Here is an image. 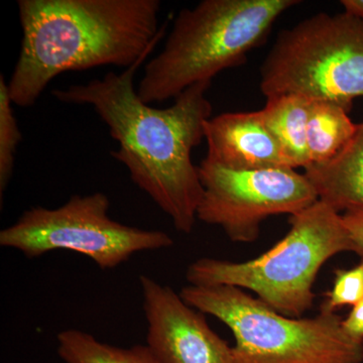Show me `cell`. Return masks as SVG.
I'll return each mask as SVG.
<instances>
[{
    "label": "cell",
    "mask_w": 363,
    "mask_h": 363,
    "mask_svg": "<svg viewBox=\"0 0 363 363\" xmlns=\"http://www.w3.org/2000/svg\"><path fill=\"white\" fill-rule=\"evenodd\" d=\"M363 300V259L357 267L335 271L333 286L327 293L321 309L335 312L339 308L354 307Z\"/></svg>",
    "instance_id": "16"
},
{
    "label": "cell",
    "mask_w": 363,
    "mask_h": 363,
    "mask_svg": "<svg viewBox=\"0 0 363 363\" xmlns=\"http://www.w3.org/2000/svg\"><path fill=\"white\" fill-rule=\"evenodd\" d=\"M341 6L344 11L354 14L363 20V0H342Z\"/></svg>",
    "instance_id": "19"
},
{
    "label": "cell",
    "mask_w": 363,
    "mask_h": 363,
    "mask_svg": "<svg viewBox=\"0 0 363 363\" xmlns=\"http://www.w3.org/2000/svg\"><path fill=\"white\" fill-rule=\"evenodd\" d=\"M285 238L257 259L234 262L202 257L188 267L193 286H233L250 290L260 301L291 318L311 309L318 272L327 260L353 252V243L342 214L318 200L290 216Z\"/></svg>",
    "instance_id": "4"
},
{
    "label": "cell",
    "mask_w": 363,
    "mask_h": 363,
    "mask_svg": "<svg viewBox=\"0 0 363 363\" xmlns=\"http://www.w3.org/2000/svg\"><path fill=\"white\" fill-rule=\"evenodd\" d=\"M150 52L121 73L108 72L86 84L52 90V95L63 104L93 107L118 143L111 156L179 233L190 234L204 194L192 152L204 140L205 123L212 117L206 97L212 82L190 86L168 108H154L140 99L133 84Z\"/></svg>",
    "instance_id": "1"
},
{
    "label": "cell",
    "mask_w": 363,
    "mask_h": 363,
    "mask_svg": "<svg viewBox=\"0 0 363 363\" xmlns=\"http://www.w3.org/2000/svg\"><path fill=\"white\" fill-rule=\"evenodd\" d=\"M179 294L189 306L230 329L236 363L363 362V340L346 333L335 312L285 316L233 286L188 285Z\"/></svg>",
    "instance_id": "5"
},
{
    "label": "cell",
    "mask_w": 363,
    "mask_h": 363,
    "mask_svg": "<svg viewBox=\"0 0 363 363\" xmlns=\"http://www.w3.org/2000/svg\"><path fill=\"white\" fill-rule=\"evenodd\" d=\"M264 96L330 100L350 112L363 97V20L319 13L279 33L260 67Z\"/></svg>",
    "instance_id": "6"
},
{
    "label": "cell",
    "mask_w": 363,
    "mask_h": 363,
    "mask_svg": "<svg viewBox=\"0 0 363 363\" xmlns=\"http://www.w3.org/2000/svg\"><path fill=\"white\" fill-rule=\"evenodd\" d=\"M13 101L9 96V84L0 76V194L13 176L16 152L21 142V133L14 116Z\"/></svg>",
    "instance_id": "15"
},
{
    "label": "cell",
    "mask_w": 363,
    "mask_h": 363,
    "mask_svg": "<svg viewBox=\"0 0 363 363\" xmlns=\"http://www.w3.org/2000/svg\"><path fill=\"white\" fill-rule=\"evenodd\" d=\"M298 0H203L178 13L166 44L149 61L138 88L145 104L180 96L190 86L212 82L247 63L272 26Z\"/></svg>",
    "instance_id": "3"
},
{
    "label": "cell",
    "mask_w": 363,
    "mask_h": 363,
    "mask_svg": "<svg viewBox=\"0 0 363 363\" xmlns=\"http://www.w3.org/2000/svg\"><path fill=\"white\" fill-rule=\"evenodd\" d=\"M147 345L164 363H236L233 346L171 286L140 277Z\"/></svg>",
    "instance_id": "9"
},
{
    "label": "cell",
    "mask_w": 363,
    "mask_h": 363,
    "mask_svg": "<svg viewBox=\"0 0 363 363\" xmlns=\"http://www.w3.org/2000/svg\"><path fill=\"white\" fill-rule=\"evenodd\" d=\"M198 171L204 194L197 220L221 227L233 242H253L269 217L292 216L319 200L309 179L293 169L234 171L204 159Z\"/></svg>",
    "instance_id": "8"
},
{
    "label": "cell",
    "mask_w": 363,
    "mask_h": 363,
    "mask_svg": "<svg viewBox=\"0 0 363 363\" xmlns=\"http://www.w3.org/2000/svg\"><path fill=\"white\" fill-rule=\"evenodd\" d=\"M348 113L336 102L311 99L307 124L310 164L330 161L347 145L357 125Z\"/></svg>",
    "instance_id": "13"
},
{
    "label": "cell",
    "mask_w": 363,
    "mask_h": 363,
    "mask_svg": "<svg viewBox=\"0 0 363 363\" xmlns=\"http://www.w3.org/2000/svg\"><path fill=\"white\" fill-rule=\"evenodd\" d=\"M23 40L9 84L33 106L52 79L100 66L128 69L164 38L160 0H18Z\"/></svg>",
    "instance_id": "2"
},
{
    "label": "cell",
    "mask_w": 363,
    "mask_h": 363,
    "mask_svg": "<svg viewBox=\"0 0 363 363\" xmlns=\"http://www.w3.org/2000/svg\"><path fill=\"white\" fill-rule=\"evenodd\" d=\"M109 209L111 199L102 192L73 196L55 209L30 208L0 231V247L18 250L26 259L71 250L101 269H116L138 252L173 247L169 233L125 225L113 220Z\"/></svg>",
    "instance_id": "7"
},
{
    "label": "cell",
    "mask_w": 363,
    "mask_h": 363,
    "mask_svg": "<svg viewBox=\"0 0 363 363\" xmlns=\"http://www.w3.org/2000/svg\"><path fill=\"white\" fill-rule=\"evenodd\" d=\"M57 342V352L64 363H164L147 344L118 347L78 329L60 332Z\"/></svg>",
    "instance_id": "14"
},
{
    "label": "cell",
    "mask_w": 363,
    "mask_h": 363,
    "mask_svg": "<svg viewBox=\"0 0 363 363\" xmlns=\"http://www.w3.org/2000/svg\"><path fill=\"white\" fill-rule=\"evenodd\" d=\"M342 326L351 337L363 340V300L352 307L350 315L343 320Z\"/></svg>",
    "instance_id": "18"
},
{
    "label": "cell",
    "mask_w": 363,
    "mask_h": 363,
    "mask_svg": "<svg viewBox=\"0 0 363 363\" xmlns=\"http://www.w3.org/2000/svg\"><path fill=\"white\" fill-rule=\"evenodd\" d=\"M311 99L298 94L267 97L262 112L267 130L281 145L291 168L310 164L307 147V124Z\"/></svg>",
    "instance_id": "12"
},
{
    "label": "cell",
    "mask_w": 363,
    "mask_h": 363,
    "mask_svg": "<svg viewBox=\"0 0 363 363\" xmlns=\"http://www.w3.org/2000/svg\"><path fill=\"white\" fill-rule=\"evenodd\" d=\"M205 160L234 171L292 169L262 112H227L205 123Z\"/></svg>",
    "instance_id": "10"
},
{
    "label": "cell",
    "mask_w": 363,
    "mask_h": 363,
    "mask_svg": "<svg viewBox=\"0 0 363 363\" xmlns=\"http://www.w3.org/2000/svg\"><path fill=\"white\" fill-rule=\"evenodd\" d=\"M342 217L352 240L353 252L363 259V211L345 212Z\"/></svg>",
    "instance_id": "17"
},
{
    "label": "cell",
    "mask_w": 363,
    "mask_h": 363,
    "mask_svg": "<svg viewBox=\"0 0 363 363\" xmlns=\"http://www.w3.org/2000/svg\"><path fill=\"white\" fill-rule=\"evenodd\" d=\"M319 200L336 211H363V123L330 161L305 168Z\"/></svg>",
    "instance_id": "11"
}]
</instances>
